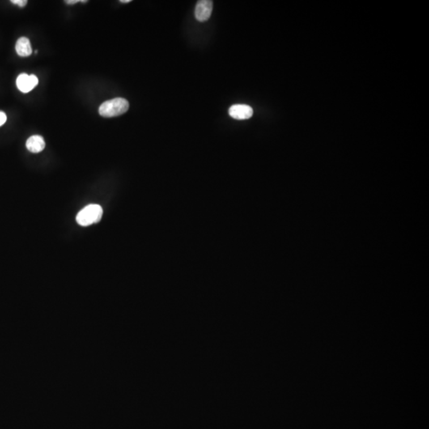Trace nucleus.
I'll return each mask as SVG.
<instances>
[{
    "label": "nucleus",
    "instance_id": "obj_6",
    "mask_svg": "<svg viewBox=\"0 0 429 429\" xmlns=\"http://www.w3.org/2000/svg\"><path fill=\"white\" fill-rule=\"evenodd\" d=\"M45 142L40 135H33L27 139V148L31 153L42 152L45 149Z\"/></svg>",
    "mask_w": 429,
    "mask_h": 429
},
{
    "label": "nucleus",
    "instance_id": "obj_4",
    "mask_svg": "<svg viewBox=\"0 0 429 429\" xmlns=\"http://www.w3.org/2000/svg\"><path fill=\"white\" fill-rule=\"evenodd\" d=\"M213 2L211 0H201L195 8V17L199 22H205L210 18L213 13Z\"/></svg>",
    "mask_w": 429,
    "mask_h": 429
},
{
    "label": "nucleus",
    "instance_id": "obj_3",
    "mask_svg": "<svg viewBox=\"0 0 429 429\" xmlns=\"http://www.w3.org/2000/svg\"><path fill=\"white\" fill-rule=\"evenodd\" d=\"M39 84V79L36 76L28 75L27 73H21L16 80L17 87L23 93H27L34 89Z\"/></svg>",
    "mask_w": 429,
    "mask_h": 429
},
{
    "label": "nucleus",
    "instance_id": "obj_9",
    "mask_svg": "<svg viewBox=\"0 0 429 429\" xmlns=\"http://www.w3.org/2000/svg\"><path fill=\"white\" fill-rule=\"evenodd\" d=\"M6 121V114L3 112H0V127L3 125Z\"/></svg>",
    "mask_w": 429,
    "mask_h": 429
},
{
    "label": "nucleus",
    "instance_id": "obj_5",
    "mask_svg": "<svg viewBox=\"0 0 429 429\" xmlns=\"http://www.w3.org/2000/svg\"><path fill=\"white\" fill-rule=\"evenodd\" d=\"M253 114L252 107L246 104H235L229 108V115L235 120H248Z\"/></svg>",
    "mask_w": 429,
    "mask_h": 429
},
{
    "label": "nucleus",
    "instance_id": "obj_1",
    "mask_svg": "<svg viewBox=\"0 0 429 429\" xmlns=\"http://www.w3.org/2000/svg\"><path fill=\"white\" fill-rule=\"evenodd\" d=\"M129 109V102L124 98H115L102 103L99 113L103 117L112 118L121 116Z\"/></svg>",
    "mask_w": 429,
    "mask_h": 429
},
{
    "label": "nucleus",
    "instance_id": "obj_8",
    "mask_svg": "<svg viewBox=\"0 0 429 429\" xmlns=\"http://www.w3.org/2000/svg\"><path fill=\"white\" fill-rule=\"evenodd\" d=\"M11 2L14 3V4L18 5V6H21V7H23V6H26L27 3V0H11Z\"/></svg>",
    "mask_w": 429,
    "mask_h": 429
},
{
    "label": "nucleus",
    "instance_id": "obj_2",
    "mask_svg": "<svg viewBox=\"0 0 429 429\" xmlns=\"http://www.w3.org/2000/svg\"><path fill=\"white\" fill-rule=\"evenodd\" d=\"M103 215V209L98 205H90L85 207L77 215V222L81 226L87 227L98 223Z\"/></svg>",
    "mask_w": 429,
    "mask_h": 429
},
{
    "label": "nucleus",
    "instance_id": "obj_7",
    "mask_svg": "<svg viewBox=\"0 0 429 429\" xmlns=\"http://www.w3.org/2000/svg\"><path fill=\"white\" fill-rule=\"evenodd\" d=\"M15 50L20 57H28L32 53L31 43L26 37H22L17 41Z\"/></svg>",
    "mask_w": 429,
    "mask_h": 429
},
{
    "label": "nucleus",
    "instance_id": "obj_10",
    "mask_svg": "<svg viewBox=\"0 0 429 429\" xmlns=\"http://www.w3.org/2000/svg\"><path fill=\"white\" fill-rule=\"evenodd\" d=\"M79 2V0H67V1H65V2H66V4L69 5L76 4V3H77V2Z\"/></svg>",
    "mask_w": 429,
    "mask_h": 429
},
{
    "label": "nucleus",
    "instance_id": "obj_12",
    "mask_svg": "<svg viewBox=\"0 0 429 429\" xmlns=\"http://www.w3.org/2000/svg\"><path fill=\"white\" fill-rule=\"evenodd\" d=\"M80 2H87V0H86V1H85V0H83V1H80Z\"/></svg>",
    "mask_w": 429,
    "mask_h": 429
},
{
    "label": "nucleus",
    "instance_id": "obj_11",
    "mask_svg": "<svg viewBox=\"0 0 429 429\" xmlns=\"http://www.w3.org/2000/svg\"><path fill=\"white\" fill-rule=\"evenodd\" d=\"M131 2V0H121L120 1V2H122V3H128V2Z\"/></svg>",
    "mask_w": 429,
    "mask_h": 429
}]
</instances>
